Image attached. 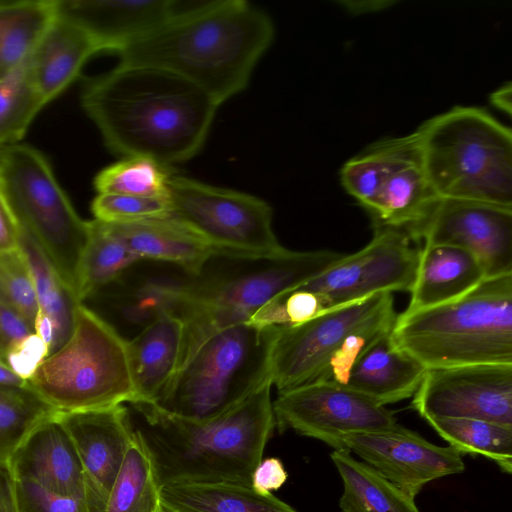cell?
<instances>
[{
	"mask_svg": "<svg viewBox=\"0 0 512 512\" xmlns=\"http://www.w3.org/2000/svg\"><path fill=\"white\" fill-rule=\"evenodd\" d=\"M81 105L113 154L167 167L197 155L220 107L179 76L123 65L86 78Z\"/></svg>",
	"mask_w": 512,
	"mask_h": 512,
	"instance_id": "1",
	"label": "cell"
},
{
	"mask_svg": "<svg viewBox=\"0 0 512 512\" xmlns=\"http://www.w3.org/2000/svg\"><path fill=\"white\" fill-rule=\"evenodd\" d=\"M275 36L274 23L245 0L178 8L115 52L118 65L162 70L199 87L220 106L244 91Z\"/></svg>",
	"mask_w": 512,
	"mask_h": 512,
	"instance_id": "2",
	"label": "cell"
},
{
	"mask_svg": "<svg viewBox=\"0 0 512 512\" xmlns=\"http://www.w3.org/2000/svg\"><path fill=\"white\" fill-rule=\"evenodd\" d=\"M272 382L228 412L205 421L132 405L135 428L152 456L160 486L171 482L232 483L251 487L252 474L276 426Z\"/></svg>",
	"mask_w": 512,
	"mask_h": 512,
	"instance_id": "3",
	"label": "cell"
},
{
	"mask_svg": "<svg viewBox=\"0 0 512 512\" xmlns=\"http://www.w3.org/2000/svg\"><path fill=\"white\" fill-rule=\"evenodd\" d=\"M390 338L426 369L512 364V274L451 302L397 315Z\"/></svg>",
	"mask_w": 512,
	"mask_h": 512,
	"instance_id": "4",
	"label": "cell"
},
{
	"mask_svg": "<svg viewBox=\"0 0 512 512\" xmlns=\"http://www.w3.org/2000/svg\"><path fill=\"white\" fill-rule=\"evenodd\" d=\"M424 169L439 199L512 208V133L477 107H454L417 130Z\"/></svg>",
	"mask_w": 512,
	"mask_h": 512,
	"instance_id": "5",
	"label": "cell"
},
{
	"mask_svg": "<svg viewBox=\"0 0 512 512\" xmlns=\"http://www.w3.org/2000/svg\"><path fill=\"white\" fill-rule=\"evenodd\" d=\"M278 331L276 326L245 322L213 333L179 368L158 400L147 405L191 421L228 412L271 381Z\"/></svg>",
	"mask_w": 512,
	"mask_h": 512,
	"instance_id": "6",
	"label": "cell"
},
{
	"mask_svg": "<svg viewBox=\"0 0 512 512\" xmlns=\"http://www.w3.org/2000/svg\"><path fill=\"white\" fill-rule=\"evenodd\" d=\"M27 382L61 413L132 405L138 398L128 340L83 303L77 306L69 340Z\"/></svg>",
	"mask_w": 512,
	"mask_h": 512,
	"instance_id": "7",
	"label": "cell"
},
{
	"mask_svg": "<svg viewBox=\"0 0 512 512\" xmlns=\"http://www.w3.org/2000/svg\"><path fill=\"white\" fill-rule=\"evenodd\" d=\"M393 293L376 294L328 309L302 324L279 327L271 359L278 393L315 381L345 384L358 356L391 332Z\"/></svg>",
	"mask_w": 512,
	"mask_h": 512,
	"instance_id": "8",
	"label": "cell"
},
{
	"mask_svg": "<svg viewBox=\"0 0 512 512\" xmlns=\"http://www.w3.org/2000/svg\"><path fill=\"white\" fill-rule=\"evenodd\" d=\"M342 256L331 250H287L256 269L199 287H180L174 311L184 323L180 367L213 333L249 322L271 300L302 286Z\"/></svg>",
	"mask_w": 512,
	"mask_h": 512,
	"instance_id": "9",
	"label": "cell"
},
{
	"mask_svg": "<svg viewBox=\"0 0 512 512\" xmlns=\"http://www.w3.org/2000/svg\"><path fill=\"white\" fill-rule=\"evenodd\" d=\"M0 177L19 227L38 244L78 299L89 221L77 214L48 161L33 147L0 146Z\"/></svg>",
	"mask_w": 512,
	"mask_h": 512,
	"instance_id": "10",
	"label": "cell"
},
{
	"mask_svg": "<svg viewBox=\"0 0 512 512\" xmlns=\"http://www.w3.org/2000/svg\"><path fill=\"white\" fill-rule=\"evenodd\" d=\"M170 214L200 236L215 256L267 260L283 255L273 230V210L263 199L183 175L168 182Z\"/></svg>",
	"mask_w": 512,
	"mask_h": 512,
	"instance_id": "11",
	"label": "cell"
},
{
	"mask_svg": "<svg viewBox=\"0 0 512 512\" xmlns=\"http://www.w3.org/2000/svg\"><path fill=\"white\" fill-rule=\"evenodd\" d=\"M371 241L345 255L300 288L318 294L328 309L376 294L410 292L420 249L406 228L375 225Z\"/></svg>",
	"mask_w": 512,
	"mask_h": 512,
	"instance_id": "12",
	"label": "cell"
},
{
	"mask_svg": "<svg viewBox=\"0 0 512 512\" xmlns=\"http://www.w3.org/2000/svg\"><path fill=\"white\" fill-rule=\"evenodd\" d=\"M276 426L345 449L349 434L389 429L397 424L393 412L346 385L315 381L278 393L273 402Z\"/></svg>",
	"mask_w": 512,
	"mask_h": 512,
	"instance_id": "13",
	"label": "cell"
},
{
	"mask_svg": "<svg viewBox=\"0 0 512 512\" xmlns=\"http://www.w3.org/2000/svg\"><path fill=\"white\" fill-rule=\"evenodd\" d=\"M411 404L426 421L469 418L512 427V364L427 369Z\"/></svg>",
	"mask_w": 512,
	"mask_h": 512,
	"instance_id": "14",
	"label": "cell"
},
{
	"mask_svg": "<svg viewBox=\"0 0 512 512\" xmlns=\"http://www.w3.org/2000/svg\"><path fill=\"white\" fill-rule=\"evenodd\" d=\"M408 230L424 245H450L470 252L487 278L512 274V208L438 199L427 217Z\"/></svg>",
	"mask_w": 512,
	"mask_h": 512,
	"instance_id": "15",
	"label": "cell"
},
{
	"mask_svg": "<svg viewBox=\"0 0 512 512\" xmlns=\"http://www.w3.org/2000/svg\"><path fill=\"white\" fill-rule=\"evenodd\" d=\"M345 449L415 497L429 482L462 473L465 464L451 446L435 445L399 424L381 431L346 435Z\"/></svg>",
	"mask_w": 512,
	"mask_h": 512,
	"instance_id": "16",
	"label": "cell"
},
{
	"mask_svg": "<svg viewBox=\"0 0 512 512\" xmlns=\"http://www.w3.org/2000/svg\"><path fill=\"white\" fill-rule=\"evenodd\" d=\"M80 458L89 512H103L134 434L123 405L58 412Z\"/></svg>",
	"mask_w": 512,
	"mask_h": 512,
	"instance_id": "17",
	"label": "cell"
},
{
	"mask_svg": "<svg viewBox=\"0 0 512 512\" xmlns=\"http://www.w3.org/2000/svg\"><path fill=\"white\" fill-rule=\"evenodd\" d=\"M7 465L14 480L31 481L54 493L85 499L82 464L58 413L30 431Z\"/></svg>",
	"mask_w": 512,
	"mask_h": 512,
	"instance_id": "18",
	"label": "cell"
},
{
	"mask_svg": "<svg viewBox=\"0 0 512 512\" xmlns=\"http://www.w3.org/2000/svg\"><path fill=\"white\" fill-rule=\"evenodd\" d=\"M438 199L424 169L417 132L393 138L387 172L368 211L375 225L411 229L427 217Z\"/></svg>",
	"mask_w": 512,
	"mask_h": 512,
	"instance_id": "19",
	"label": "cell"
},
{
	"mask_svg": "<svg viewBox=\"0 0 512 512\" xmlns=\"http://www.w3.org/2000/svg\"><path fill=\"white\" fill-rule=\"evenodd\" d=\"M174 0H56V12L80 26L102 51L115 53L168 19Z\"/></svg>",
	"mask_w": 512,
	"mask_h": 512,
	"instance_id": "20",
	"label": "cell"
},
{
	"mask_svg": "<svg viewBox=\"0 0 512 512\" xmlns=\"http://www.w3.org/2000/svg\"><path fill=\"white\" fill-rule=\"evenodd\" d=\"M183 344L184 323L170 311L157 314L135 338L128 340L138 397L134 404L158 400L180 368Z\"/></svg>",
	"mask_w": 512,
	"mask_h": 512,
	"instance_id": "21",
	"label": "cell"
},
{
	"mask_svg": "<svg viewBox=\"0 0 512 512\" xmlns=\"http://www.w3.org/2000/svg\"><path fill=\"white\" fill-rule=\"evenodd\" d=\"M99 52L101 48L86 31L56 12L28 61L44 104L62 93L79 76L89 58Z\"/></svg>",
	"mask_w": 512,
	"mask_h": 512,
	"instance_id": "22",
	"label": "cell"
},
{
	"mask_svg": "<svg viewBox=\"0 0 512 512\" xmlns=\"http://www.w3.org/2000/svg\"><path fill=\"white\" fill-rule=\"evenodd\" d=\"M426 370L413 357L396 348L388 333L358 356L344 385L386 406L413 397Z\"/></svg>",
	"mask_w": 512,
	"mask_h": 512,
	"instance_id": "23",
	"label": "cell"
},
{
	"mask_svg": "<svg viewBox=\"0 0 512 512\" xmlns=\"http://www.w3.org/2000/svg\"><path fill=\"white\" fill-rule=\"evenodd\" d=\"M486 277L480 261L470 252L450 245H424L420 249L410 302V313L456 300Z\"/></svg>",
	"mask_w": 512,
	"mask_h": 512,
	"instance_id": "24",
	"label": "cell"
},
{
	"mask_svg": "<svg viewBox=\"0 0 512 512\" xmlns=\"http://www.w3.org/2000/svg\"><path fill=\"white\" fill-rule=\"evenodd\" d=\"M112 225L139 260L168 262L199 275L215 256L200 236L171 214Z\"/></svg>",
	"mask_w": 512,
	"mask_h": 512,
	"instance_id": "25",
	"label": "cell"
},
{
	"mask_svg": "<svg viewBox=\"0 0 512 512\" xmlns=\"http://www.w3.org/2000/svg\"><path fill=\"white\" fill-rule=\"evenodd\" d=\"M19 249L28 265L36 295L38 314L34 329L50 356L71 337L76 309L82 302L65 285L38 244L21 228Z\"/></svg>",
	"mask_w": 512,
	"mask_h": 512,
	"instance_id": "26",
	"label": "cell"
},
{
	"mask_svg": "<svg viewBox=\"0 0 512 512\" xmlns=\"http://www.w3.org/2000/svg\"><path fill=\"white\" fill-rule=\"evenodd\" d=\"M160 493L165 512H297L272 493L232 483L171 482Z\"/></svg>",
	"mask_w": 512,
	"mask_h": 512,
	"instance_id": "27",
	"label": "cell"
},
{
	"mask_svg": "<svg viewBox=\"0 0 512 512\" xmlns=\"http://www.w3.org/2000/svg\"><path fill=\"white\" fill-rule=\"evenodd\" d=\"M342 483L341 512H420L409 495L347 449L330 454Z\"/></svg>",
	"mask_w": 512,
	"mask_h": 512,
	"instance_id": "28",
	"label": "cell"
},
{
	"mask_svg": "<svg viewBox=\"0 0 512 512\" xmlns=\"http://www.w3.org/2000/svg\"><path fill=\"white\" fill-rule=\"evenodd\" d=\"M56 16V0H0V77L24 63Z\"/></svg>",
	"mask_w": 512,
	"mask_h": 512,
	"instance_id": "29",
	"label": "cell"
},
{
	"mask_svg": "<svg viewBox=\"0 0 512 512\" xmlns=\"http://www.w3.org/2000/svg\"><path fill=\"white\" fill-rule=\"evenodd\" d=\"M149 449L134 429L103 512H165Z\"/></svg>",
	"mask_w": 512,
	"mask_h": 512,
	"instance_id": "30",
	"label": "cell"
},
{
	"mask_svg": "<svg viewBox=\"0 0 512 512\" xmlns=\"http://www.w3.org/2000/svg\"><path fill=\"white\" fill-rule=\"evenodd\" d=\"M89 223V240L82 258L78 285V299L82 303L139 261L112 224L97 219Z\"/></svg>",
	"mask_w": 512,
	"mask_h": 512,
	"instance_id": "31",
	"label": "cell"
},
{
	"mask_svg": "<svg viewBox=\"0 0 512 512\" xmlns=\"http://www.w3.org/2000/svg\"><path fill=\"white\" fill-rule=\"evenodd\" d=\"M429 425L460 454H478L512 472V427L469 418H436Z\"/></svg>",
	"mask_w": 512,
	"mask_h": 512,
	"instance_id": "32",
	"label": "cell"
},
{
	"mask_svg": "<svg viewBox=\"0 0 512 512\" xmlns=\"http://www.w3.org/2000/svg\"><path fill=\"white\" fill-rule=\"evenodd\" d=\"M29 58L0 77V145L16 144L45 106L33 83Z\"/></svg>",
	"mask_w": 512,
	"mask_h": 512,
	"instance_id": "33",
	"label": "cell"
},
{
	"mask_svg": "<svg viewBox=\"0 0 512 512\" xmlns=\"http://www.w3.org/2000/svg\"><path fill=\"white\" fill-rule=\"evenodd\" d=\"M171 174L170 167L151 158L126 157L102 169L94 187L98 194L164 197Z\"/></svg>",
	"mask_w": 512,
	"mask_h": 512,
	"instance_id": "34",
	"label": "cell"
},
{
	"mask_svg": "<svg viewBox=\"0 0 512 512\" xmlns=\"http://www.w3.org/2000/svg\"><path fill=\"white\" fill-rule=\"evenodd\" d=\"M56 413L30 386L0 387V463H7L30 431Z\"/></svg>",
	"mask_w": 512,
	"mask_h": 512,
	"instance_id": "35",
	"label": "cell"
},
{
	"mask_svg": "<svg viewBox=\"0 0 512 512\" xmlns=\"http://www.w3.org/2000/svg\"><path fill=\"white\" fill-rule=\"evenodd\" d=\"M393 149V138L383 139L349 159L341 168L345 190L369 211L379 193Z\"/></svg>",
	"mask_w": 512,
	"mask_h": 512,
	"instance_id": "36",
	"label": "cell"
},
{
	"mask_svg": "<svg viewBox=\"0 0 512 512\" xmlns=\"http://www.w3.org/2000/svg\"><path fill=\"white\" fill-rule=\"evenodd\" d=\"M0 301L16 310L34 329L38 306L32 277L20 249L0 252Z\"/></svg>",
	"mask_w": 512,
	"mask_h": 512,
	"instance_id": "37",
	"label": "cell"
},
{
	"mask_svg": "<svg viewBox=\"0 0 512 512\" xmlns=\"http://www.w3.org/2000/svg\"><path fill=\"white\" fill-rule=\"evenodd\" d=\"M95 219L126 224L170 214L168 196L141 197L120 194H98L91 205Z\"/></svg>",
	"mask_w": 512,
	"mask_h": 512,
	"instance_id": "38",
	"label": "cell"
},
{
	"mask_svg": "<svg viewBox=\"0 0 512 512\" xmlns=\"http://www.w3.org/2000/svg\"><path fill=\"white\" fill-rule=\"evenodd\" d=\"M18 512H89L84 498L64 496L26 480H14Z\"/></svg>",
	"mask_w": 512,
	"mask_h": 512,
	"instance_id": "39",
	"label": "cell"
},
{
	"mask_svg": "<svg viewBox=\"0 0 512 512\" xmlns=\"http://www.w3.org/2000/svg\"><path fill=\"white\" fill-rule=\"evenodd\" d=\"M34 334V329L16 310L0 301V336L5 354L23 346Z\"/></svg>",
	"mask_w": 512,
	"mask_h": 512,
	"instance_id": "40",
	"label": "cell"
},
{
	"mask_svg": "<svg viewBox=\"0 0 512 512\" xmlns=\"http://www.w3.org/2000/svg\"><path fill=\"white\" fill-rule=\"evenodd\" d=\"M288 478L282 461L275 457L261 460L252 474L251 487L262 494L272 493L283 486Z\"/></svg>",
	"mask_w": 512,
	"mask_h": 512,
	"instance_id": "41",
	"label": "cell"
},
{
	"mask_svg": "<svg viewBox=\"0 0 512 512\" xmlns=\"http://www.w3.org/2000/svg\"><path fill=\"white\" fill-rule=\"evenodd\" d=\"M20 227L10 207L0 177V252L19 249Z\"/></svg>",
	"mask_w": 512,
	"mask_h": 512,
	"instance_id": "42",
	"label": "cell"
},
{
	"mask_svg": "<svg viewBox=\"0 0 512 512\" xmlns=\"http://www.w3.org/2000/svg\"><path fill=\"white\" fill-rule=\"evenodd\" d=\"M0 512H18L14 478L7 463H0Z\"/></svg>",
	"mask_w": 512,
	"mask_h": 512,
	"instance_id": "43",
	"label": "cell"
},
{
	"mask_svg": "<svg viewBox=\"0 0 512 512\" xmlns=\"http://www.w3.org/2000/svg\"><path fill=\"white\" fill-rule=\"evenodd\" d=\"M0 387L9 389L28 388L27 380L17 375L7 364L0 359Z\"/></svg>",
	"mask_w": 512,
	"mask_h": 512,
	"instance_id": "44",
	"label": "cell"
},
{
	"mask_svg": "<svg viewBox=\"0 0 512 512\" xmlns=\"http://www.w3.org/2000/svg\"><path fill=\"white\" fill-rule=\"evenodd\" d=\"M491 102L503 112L511 113V83L500 87L491 95Z\"/></svg>",
	"mask_w": 512,
	"mask_h": 512,
	"instance_id": "45",
	"label": "cell"
},
{
	"mask_svg": "<svg viewBox=\"0 0 512 512\" xmlns=\"http://www.w3.org/2000/svg\"><path fill=\"white\" fill-rule=\"evenodd\" d=\"M4 354H5V345L3 343V340L0 336V359L3 361V357H4Z\"/></svg>",
	"mask_w": 512,
	"mask_h": 512,
	"instance_id": "46",
	"label": "cell"
},
{
	"mask_svg": "<svg viewBox=\"0 0 512 512\" xmlns=\"http://www.w3.org/2000/svg\"><path fill=\"white\" fill-rule=\"evenodd\" d=\"M0 146H2V145H0Z\"/></svg>",
	"mask_w": 512,
	"mask_h": 512,
	"instance_id": "47",
	"label": "cell"
}]
</instances>
